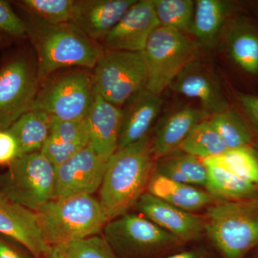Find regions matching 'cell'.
Masks as SVG:
<instances>
[{"label": "cell", "mask_w": 258, "mask_h": 258, "mask_svg": "<svg viewBox=\"0 0 258 258\" xmlns=\"http://www.w3.org/2000/svg\"><path fill=\"white\" fill-rule=\"evenodd\" d=\"M155 165L149 137L118 149L109 158L98 200L108 222L136 206L147 191Z\"/></svg>", "instance_id": "6da1fadb"}, {"label": "cell", "mask_w": 258, "mask_h": 258, "mask_svg": "<svg viewBox=\"0 0 258 258\" xmlns=\"http://www.w3.org/2000/svg\"><path fill=\"white\" fill-rule=\"evenodd\" d=\"M25 23L27 36L36 53L40 83L61 69H93L104 52L99 42L91 40L72 24L55 25L35 17Z\"/></svg>", "instance_id": "7a4b0ae2"}, {"label": "cell", "mask_w": 258, "mask_h": 258, "mask_svg": "<svg viewBox=\"0 0 258 258\" xmlns=\"http://www.w3.org/2000/svg\"><path fill=\"white\" fill-rule=\"evenodd\" d=\"M35 213L42 237L51 247L98 235L108 222L92 195L53 199Z\"/></svg>", "instance_id": "3957f363"}, {"label": "cell", "mask_w": 258, "mask_h": 258, "mask_svg": "<svg viewBox=\"0 0 258 258\" xmlns=\"http://www.w3.org/2000/svg\"><path fill=\"white\" fill-rule=\"evenodd\" d=\"M205 234L222 258H244L258 246V196L217 201L203 217Z\"/></svg>", "instance_id": "277c9868"}, {"label": "cell", "mask_w": 258, "mask_h": 258, "mask_svg": "<svg viewBox=\"0 0 258 258\" xmlns=\"http://www.w3.org/2000/svg\"><path fill=\"white\" fill-rule=\"evenodd\" d=\"M95 95L93 75L88 69L56 72L40 83L31 110L59 120H83Z\"/></svg>", "instance_id": "5b68a950"}, {"label": "cell", "mask_w": 258, "mask_h": 258, "mask_svg": "<svg viewBox=\"0 0 258 258\" xmlns=\"http://www.w3.org/2000/svg\"><path fill=\"white\" fill-rule=\"evenodd\" d=\"M55 166L40 152L20 156L0 173V191L36 212L55 198Z\"/></svg>", "instance_id": "8992f818"}, {"label": "cell", "mask_w": 258, "mask_h": 258, "mask_svg": "<svg viewBox=\"0 0 258 258\" xmlns=\"http://www.w3.org/2000/svg\"><path fill=\"white\" fill-rule=\"evenodd\" d=\"M142 52L147 69L146 88L160 96L185 66L196 59L198 45L186 34L159 26Z\"/></svg>", "instance_id": "52a82bcc"}, {"label": "cell", "mask_w": 258, "mask_h": 258, "mask_svg": "<svg viewBox=\"0 0 258 258\" xmlns=\"http://www.w3.org/2000/svg\"><path fill=\"white\" fill-rule=\"evenodd\" d=\"M92 75L95 93L119 108L147 86L142 52L104 50Z\"/></svg>", "instance_id": "ba28073f"}, {"label": "cell", "mask_w": 258, "mask_h": 258, "mask_svg": "<svg viewBox=\"0 0 258 258\" xmlns=\"http://www.w3.org/2000/svg\"><path fill=\"white\" fill-rule=\"evenodd\" d=\"M103 232L115 254L123 258L149 257L183 244L146 217L134 214L110 220Z\"/></svg>", "instance_id": "9c48e42d"}, {"label": "cell", "mask_w": 258, "mask_h": 258, "mask_svg": "<svg viewBox=\"0 0 258 258\" xmlns=\"http://www.w3.org/2000/svg\"><path fill=\"white\" fill-rule=\"evenodd\" d=\"M40 81L36 58L27 52L16 54L0 67V130H7L30 111Z\"/></svg>", "instance_id": "30bf717a"}, {"label": "cell", "mask_w": 258, "mask_h": 258, "mask_svg": "<svg viewBox=\"0 0 258 258\" xmlns=\"http://www.w3.org/2000/svg\"><path fill=\"white\" fill-rule=\"evenodd\" d=\"M106 163L88 144L69 160L55 166V198L92 195L101 187Z\"/></svg>", "instance_id": "8fae6325"}, {"label": "cell", "mask_w": 258, "mask_h": 258, "mask_svg": "<svg viewBox=\"0 0 258 258\" xmlns=\"http://www.w3.org/2000/svg\"><path fill=\"white\" fill-rule=\"evenodd\" d=\"M159 26L152 0L137 1L102 40L104 50L142 52Z\"/></svg>", "instance_id": "7c38bea8"}, {"label": "cell", "mask_w": 258, "mask_h": 258, "mask_svg": "<svg viewBox=\"0 0 258 258\" xmlns=\"http://www.w3.org/2000/svg\"><path fill=\"white\" fill-rule=\"evenodd\" d=\"M135 207L144 217L182 243L200 240L205 234L203 217L173 206L147 191Z\"/></svg>", "instance_id": "4fadbf2b"}, {"label": "cell", "mask_w": 258, "mask_h": 258, "mask_svg": "<svg viewBox=\"0 0 258 258\" xmlns=\"http://www.w3.org/2000/svg\"><path fill=\"white\" fill-rule=\"evenodd\" d=\"M0 235L23 246L34 258H45L52 247L44 240L36 213L0 191Z\"/></svg>", "instance_id": "5bb4252c"}, {"label": "cell", "mask_w": 258, "mask_h": 258, "mask_svg": "<svg viewBox=\"0 0 258 258\" xmlns=\"http://www.w3.org/2000/svg\"><path fill=\"white\" fill-rule=\"evenodd\" d=\"M170 87L183 96L198 100L208 114L216 115L228 109L216 76L197 59L185 66Z\"/></svg>", "instance_id": "9a60e30c"}, {"label": "cell", "mask_w": 258, "mask_h": 258, "mask_svg": "<svg viewBox=\"0 0 258 258\" xmlns=\"http://www.w3.org/2000/svg\"><path fill=\"white\" fill-rule=\"evenodd\" d=\"M137 0L76 1L70 23L97 42H101Z\"/></svg>", "instance_id": "2e32d148"}, {"label": "cell", "mask_w": 258, "mask_h": 258, "mask_svg": "<svg viewBox=\"0 0 258 258\" xmlns=\"http://www.w3.org/2000/svg\"><path fill=\"white\" fill-rule=\"evenodd\" d=\"M85 120L89 134L90 145L107 162L118 149L121 108L96 93Z\"/></svg>", "instance_id": "e0dca14e"}, {"label": "cell", "mask_w": 258, "mask_h": 258, "mask_svg": "<svg viewBox=\"0 0 258 258\" xmlns=\"http://www.w3.org/2000/svg\"><path fill=\"white\" fill-rule=\"evenodd\" d=\"M162 103L160 96L146 88L125 102L120 108L122 120L118 149L148 137L149 129L160 113Z\"/></svg>", "instance_id": "ac0fdd59"}, {"label": "cell", "mask_w": 258, "mask_h": 258, "mask_svg": "<svg viewBox=\"0 0 258 258\" xmlns=\"http://www.w3.org/2000/svg\"><path fill=\"white\" fill-rule=\"evenodd\" d=\"M203 108H181L164 118L159 125L151 148L154 159H160L170 155L181 147L195 125L210 116Z\"/></svg>", "instance_id": "d6986e66"}, {"label": "cell", "mask_w": 258, "mask_h": 258, "mask_svg": "<svg viewBox=\"0 0 258 258\" xmlns=\"http://www.w3.org/2000/svg\"><path fill=\"white\" fill-rule=\"evenodd\" d=\"M89 144L85 119L62 120L51 117L50 132L40 152L53 164H62Z\"/></svg>", "instance_id": "ffe728a7"}, {"label": "cell", "mask_w": 258, "mask_h": 258, "mask_svg": "<svg viewBox=\"0 0 258 258\" xmlns=\"http://www.w3.org/2000/svg\"><path fill=\"white\" fill-rule=\"evenodd\" d=\"M147 191L173 206L189 212L208 208L217 202L208 191L193 185L172 181L155 170L148 184Z\"/></svg>", "instance_id": "44dd1931"}, {"label": "cell", "mask_w": 258, "mask_h": 258, "mask_svg": "<svg viewBox=\"0 0 258 258\" xmlns=\"http://www.w3.org/2000/svg\"><path fill=\"white\" fill-rule=\"evenodd\" d=\"M229 10L228 3L222 0H198L195 3L191 33L205 46L215 47Z\"/></svg>", "instance_id": "7402d4cb"}, {"label": "cell", "mask_w": 258, "mask_h": 258, "mask_svg": "<svg viewBox=\"0 0 258 258\" xmlns=\"http://www.w3.org/2000/svg\"><path fill=\"white\" fill-rule=\"evenodd\" d=\"M50 121L51 116L47 113L30 110L8 129L16 139L18 157L40 152L48 137Z\"/></svg>", "instance_id": "603a6c76"}, {"label": "cell", "mask_w": 258, "mask_h": 258, "mask_svg": "<svg viewBox=\"0 0 258 258\" xmlns=\"http://www.w3.org/2000/svg\"><path fill=\"white\" fill-rule=\"evenodd\" d=\"M205 187L208 192L222 202L239 201L258 196V186L216 166H208Z\"/></svg>", "instance_id": "cb8c5ba5"}, {"label": "cell", "mask_w": 258, "mask_h": 258, "mask_svg": "<svg viewBox=\"0 0 258 258\" xmlns=\"http://www.w3.org/2000/svg\"><path fill=\"white\" fill-rule=\"evenodd\" d=\"M227 50L241 69L249 74H258V33L247 25H237L227 36Z\"/></svg>", "instance_id": "d4e9b609"}, {"label": "cell", "mask_w": 258, "mask_h": 258, "mask_svg": "<svg viewBox=\"0 0 258 258\" xmlns=\"http://www.w3.org/2000/svg\"><path fill=\"white\" fill-rule=\"evenodd\" d=\"M203 161L207 166L222 168L258 186V157L249 147L227 149Z\"/></svg>", "instance_id": "484cf974"}, {"label": "cell", "mask_w": 258, "mask_h": 258, "mask_svg": "<svg viewBox=\"0 0 258 258\" xmlns=\"http://www.w3.org/2000/svg\"><path fill=\"white\" fill-rule=\"evenodd\" d=\"M180 148L185 154L202 160L220 155L227 150L210 119L203 120L195 125Z\"/></svg>", "instance_id": "4316f807"}, {"label": "cell", "mask_w": 258, "mask_h": 258, "mask_svg": "<svg viewBox=\"0 0 258 258\" xmlns=\"http://www.w3.org/2000/svg\"><path fill=\"white\" fill-rule=\"evenodd\" d=\"M159 26L182 33H191L195 2L191 0H152Z\"/></svg>", "instance_id": "83f0119b"}, {"label": "cell", "mask_w": 258, "mask_h": 258, "mask_svg": "<svg viewBox=\"0 0 258 258\" xmlns=\"http://www.w3.org/2000/svg\"><path fill=\"white\" fill-rule=\"evenodd\" d=\"M210 121L217 131L227 149L248 147L251 135L243 121L230 109L212 115Z\"/></svg>", "instance_id": "f1b7e54d"}, {"label": "cell", "mask_w": 258, "mask_h": 258, "mask_svg": "<svg viewBox=\"0 0 258 258\" xmlns=\"http://www.w3.org/2000/svg\"><path fill=\"white\" fill-rule=\"evenodd\" d=\"M74 0H23L22 7L35 18L50 24L70 23L74 13Z\"/></svg>", "instance_id": "f546056e"}, {"label": "cell", "mask_w": 258, "mask_h": 258, "mask_svg": "<svg viewBox=\"0 0 258 258\" xmlns=\"http://www.w3.org/2000/svg\"><path fill=\"white\" fill-rule=\"evenodd\" d=\"M66 246L69 258H118L104 237L95 235Z\"/></svg>", "instance_id": "4dcf8cb0"}, {"label": "cell", "mask_w": 258, "mask_h": 258, "mask_svg": "<svg viewBox=\"0 0 258 258\" xmlns=\"http://www.w3.org/2000/svg\"><path fill=\"white\" fill-rule=\"evenodd\" d=\"M163 161L181 172L188 179L190 184L205 186L206 185L208 169L202 159L184 153Z\"/></svg>", "instance_id": "1f68e13d"}, {"label": "cell", "mask_w": 258, "mask_h": 258, "mask_svg": "<svg viewBox=\"0 0 258 258\" xmlns=\"http://www.w3.org/2000/svg\"><path fill=\"white\" fill-rule=\"evenodd\" d=\"M0 32L10 36H27L26 25L14 10L9 2L0 0Z\"/></svg>", "instance_id": "d6a6232c"}, {"label": "cell", "mask_w": 258, "mask_h": 258, "mask_svg": "<svg viewBox=\"0 0 258 258\" xmlns=\"http://www.w3.org/2000/svg\"><path fill=\"white\" fill-rule=\"evenodd\" d=\"M19 155L16 139L9 131L0 130V166H10Z\"/></svg>", "instance_id": "836d02e7"}, {"label": "cell", "mask_w": 258, "mask_h": 258, "mask_svg": "<svg viewBox=\"0 0 258 258\" xmlns=\"http://www.w3.org/2000/svg\"><path fill=\"white\" fill-rule=\"evenodd\" d=\"M237 96L258 134V96L243 93H237Z\"/></svg>", "instance_id": "e575fe53"}, {"label": "cell", "mask_w": 258, "mask_h": 258, "mask_svg": "<svg viewBox=\"0 0 258 258\" xmlns=\"http://www.w3.org/2000/svg\"><path fill=\"white\" fill-rule=\"evenodd\" d=\"M0 258H30L0 235Z\"/></svg>", "instance_id": "d590c367"}, {"label": "cell", "mask_w": 258, "mask_h": 258, "mask_svg": "<svg viewBox=\"0 0 258 258\" xmlns=\"http://www.w3.org/2000/svg\"><path fill=\"white\" fill-rule=\"evenodd\" d=\"M164 258H214L207 249L196 247L171 254Z\"/></svg>", "instance_id": "8d00e7d4"}, {"label": "cell", "mask_w": 258, "mask_h": 258, "mask_svg": "<svg viewBox=\"0 0 258 258\" xmlns=\"http://www.w3.org/2000/svg\"><path fill=\"white\" fill-rule=\"evenodd\" d=\"M45 258H69L64 245L52 246Z\"/></svg>", "instance_id": "74e56055"}, {"label": "cell", "mask_w": 258, "mask_h": 258, "mask_svg": "<svg viewBox=\"0 0 258 258\" xmlns=\"http://www.w3.org/2000/svg\"><path fill=\"white\" fill-rule=\"evenodd\" d=\"M5 35L0 32V45H3L6 42V38H5Z\"/></svg>", "instance_id": "f35d334b"}, {"label": "cell", "mask_w": 258, "mask_h": 258, "mask_svg": "<svg viewBox=\"0 0 258 258\" xmlns=\"http://www.w3.org/2000/svg\"><path fill=\"white\" fill-rule=\"evenodd\" d=\"M254 258H258V252L256 254L255 257H254Z\"/></svg>", "instance_id": "ab89813d"}]
</instances>
